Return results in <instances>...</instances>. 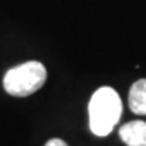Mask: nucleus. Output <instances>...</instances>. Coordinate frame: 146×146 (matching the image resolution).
<instances>
[{
  "label": "nucleus",
  "mask_w": 146,
  "mask_h": 146,
  "mask_svg": "<svg viewBox=\"0 0 146 146\" xmlns=\"http://www.w3.org/2000/svg\"><path fill=\"white\" fill-rule=\"evenodd\" d=\"M90 128L98 137L112 133L122 113V102L119 94L110 87H102L92 94L90 104Z\"/></svg>",
  "instance_id": "obj_1"
},
{
  "label": "nucleus",
  "mask_w": 146,
  "mask_h": 146,
  "mask_svg": "<svg viewBox=\"0 0 146 146\" xmlns=\"http://www.w3.org/2000/svg\"><path fill=\"white\" fill-rule=\"evenodd\" d=\"M46 69L39 61H27L6 72L3 87L6 92L15 97H27L43 87Z\"/></svg>",
  "instance_id": "obj_2"
},
{
  "label": "nucleus",
  "mask_w": 146,
  "mask_h": 146,
  "mask_svg": "<svg viewBox=\"0 0 146 146\" xmlns=\"http://www.w3.org/2000/svg\"><path fill=\"white\" fill-rule=\"evenodd\" d=\"M119 137L127 146H146V122H127L119 128Z\"/></svg>",
  "instance_id": "obj_3"
},
{
  "label": "nucleus",
  "mask_w": 146,
  "mask_h": 146,
  "mask_svg": "<svg viewBox=\"0 0 146 146\" xmlns=\"http://www.w3.org/2000/svg\"><path fill=\"white\" fill-rule=\"evenodd\" d=\"M128 104L131 112L146 116V79H139L137 82L131 85Z\"/></svg>",
  "instance_id": "obj_4"
},
{
  "label": "nucleus",
  "mask_w": 146,
  "mask_h": 146,
  "mask_svg": "<svg viewBox=\"0 0 146 146\" xmlns=\"http://www.w3.org/2000/svg\"><path fill=\"white\" fill-rule=\"evenodd\" d=\"M45 146H67V143H64L61 139H51Z\"/></svg>",
  "instance_id": "obj_5"
}]
</instances>
